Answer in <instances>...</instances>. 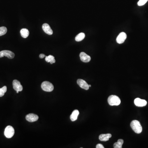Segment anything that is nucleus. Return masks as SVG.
<instances>
[{"mask_svg": "<svg viewBox=\"0 0 148 148\" xmlns=\"http://www.w3.org/2000/svg\"><path fill=\"white\" fill-rule=\"evenodd\" d=\"M79 111L78 110H74L73 111L71 115H70V119L72 121H75L77 119L78 115L79 114Z\"/></svg>", "mask_w": 148, "mask_h": 148, "instance_id": "4468645a", "label": "nucleus"}, {"mask_svg": "<svg viewBox=\"0 0 148 148\" xmlns=\"http://www.w3.org/2000/svg\"><path fill=\"white\" fill-rule=\"evenodd\" d=\"M148 0H139V1L138 3V6H142L144 5L148 1Z\"/></svg>", "mask_w": 148, "mask_h": 148, "instance_id": "412c9836", "label": "nucleus"}, {"mask_svg": "<svg viewBox=\"0 0 148 148\" xmlns=\"http://www.w3.org/2000/svg\"><path fill=\"white\" fill-rule=\"evenodd\" d=\"M42 28L44 32L46 34L49 35H52L53 34V30L51 29L50 27L48 24L46 23L43 24L42 26Z\"/></svg>", "mask_w": 148, "mask_h": 148, "instance_id": "f8f14e48", "label": "nucleus"}, {"mask_svg": "<svg viewBox=\"0 0 148 148\" xmlns=\"http://www.w3.org/2000/svg\"><path fill=\"white\" fill-rule=\"evenodd\" d=\"M17 93H18V91H17Z\"/></svg>", "mask_w": 148, "mask_h": 148, "instance_id": "393cba45", "label": "nucleus"}, {"mask_svg": "<svg viewBox=\"0 0 148 148\" xmlns=\"http://www.w3.org/2000/svg\"><path fill=\"white\" fill-rule=\"evenodd\" d=\"M127 38V35L124 32L120 33L116 38V42L119 44H122Z\"/></svg>", "mask_w": 148, "mask_h": 148, "instance_id": "0eeeda50", "label": "nucleus"}, {"mask_svg": "<svg viewBox=\"0 0 148 148\" xmlns=\"http://www.w3.org/2000/svg\"><path fill=\"white\" fill-rule=\"evenodd\" d=\"M45 61L47 62L50 63L51 64L56 62V60L54 56L52 55H49V56H45Z\"/></svg>", "mask_w": 148, "mask_h": 148, "instance_id": "dca6fc26", "label": "nucleus"}, {"mask_svg": "<svg viewBox=\"0 0 148 148\" xmlns=\"http://www.w3.org/2000/svg\"><path fill=\"white\" fill-rule=\"evenodd\" d=\"M96 148H104V147H103V146L102 144H98L96 146Z\"/></svg>", "mask_w": 148, "mask_h": 148, "instance_id": "4be33fe9", "label": "nucleus"}, {"mask_svg": "<svg viewBox=\"0 0 148 148\" xmlns=\"http://www.w3.org/2000/svg\"><path fill=\"white\" fill-rule=\"evenodd\" d=\"M135 105L137 107H142L147 104V102L144 100L141 99L139 98H137L134 100Z\"/></svg>", "mask_w": 148, "mask_h": 148, "instance_id": "6e6552de", "label": "nucleus"}, {"mask_svg": "<svg viewBox=\"0 0 148 148\" xmlns=\"http://www.w3.org/2000/svg\"><path fill=\"white\" fill-rule=\"evenodd\" d=\"M77 83L79 86L82 89H84L85 90H88L89 89V85L86 81L83 79H78L77 80Z\"/></svg>", "mask_w": 148, "mask_h": 148, "instance_id": "9d476101", "label": "nucleus"}, {"mask_svg": "<svg viewBox=\"0 0 148 148\" xmlns=\"http://www.w3.org/2000/svg\"><path fill=\"white\" fill-rule=\"evenodd\" d=\"M12 84H13L14 89L15 91H18V92L22 91L23 89L22 86L20 82L17 80L16 79L14 80L12 82Z\"/></svg>", "mask_w": 148, "mask_h": 148, "instance_id": "423d86ee", "label": "nucleus"}, {"mask_svg": "<svg viewBox=\"0 0 148 148\" xmlns=\"http://www.w3.org/2000/svg\"><path fill=\"white\" fill-rule=\"evenodd\" d=\"M27 120L30 122L36 121L38 119L39 117L37 115L34 114H28L26 116Z\"/></svg>", "mask_w": 148, "mask_h": 148, "instance_id": "1a4fd4ad", "label": "nucleus"}, {"mask_svg": "<svg viewBox=\"0 0 148 148\" xmlns=\"http://www.w3.org/2000/svg\"><path fill=\"white\" fill-rule=\"evenodd\" d=\"M108 102L111 106H118L120 104V100L116 95H110L108 98Z\"/></svg>", "mask_w": 148, "mask_h": 148, "instance_id": "f03ea898", "label": "nucleus"}, {"mask_svg": "<svg viewBox=\"0 0 148 148\" xmlns=\"http://www.w3.org/2000/svg\"><path fill=\"white\" fill-rule=\"evenodd\" d=\"M41 88L42 90L46 92H51L54 90L53 85L49 82L45 81L41 84Z\"/></svg>", "mask_w": 148, "mask_h": 148, "instance_id": "7ed1b4c3", "label": "nucleus"}, {"mask_svg": "<svg viewBox=\"0 0 148 148\" xmlns=\"http://www.w3.org/2000/svg\"><path fill=\"white\" fill-rule=\"evenodd\" d=\"M15 134V130L13 128L10 126L6 127L4 131V135L5 137L8 138H11Z\"/></svg>", "mask_w": 148, "mask_h": 148, "instance_id": "20e7f679", "label": "nucleus"}, {"mask_svg": "<svg viewBox=\"0 0 148 148\" xmlns=\"http://www.w3.org/2000/svg\"><path fill=\"white\" fill-rule=\"evenodd\" d=\"M123 143V140L122 139H119L118 140L117 142H115L114 144V148H121L122 147Z\"/></svg>", "mask_w": 148, "mask_h": 148, "instance_id": "f3484780", "label": "nucleus"}, {"mask_svg": "<svg viewBox=\"0 0 148 148\" xmlns=\"http://www.w3.org/2000/svg\"><path fill=\"white\" fill-rule=\"evenodd\" d=\"M39 57H40V58H44V57H45V54H40V56H39Z\"/></svg>", "mask_w": 148, "mask_h": 148, "instance_id": "5701e85b", "label": "nucleus"}, {"mask_svg": "<svg viewBox=\"0 0 148 148\" xmlns=\"http://www.w3.org/2000/svg\"><path fill=\"white\" fill-rule=\"evenodd\" d=\"M79 56H80L81 61L83 62H89L91 60V58L90 56L87 54H86V53L83 52H82L80 54Z\"/></svg>", "mask_w": 148, "mask_h": 148, "instance_id": "9b49d317", "label": "nucleus"}, {"mask_svg": "<svg viewBox=\"0 0 148 148\" xmlns=\"http://www.w3.org/2000/svg\"><path fill=\"white\" fill-rule=\"evenodd\" d=\"M91 85H89V87H91Z\"/></svg>", "mask_w": 148, "mask_h": 148, "instance_id": "b1692460", "label": "nucleus"}, {"mask_svg": "<svg viewBox=\"0 0 148 148\" xmlns=\"http://www.w3.org/2000/svg\"><path fill=\"white\" fill-rule=\"evenodd\" d=\"M85 37V35L84 33H81L76 36L75 40L77 42L81 41Z\"/></svg>", "mask_w": 148, "mask_h": 148, "instance_id": "a211bd4d", "label": "nucleus"}, {"mask_svg": "<svg viewBox=\"0 0 148 148\" xmlns=\"http://www.w3.org/2000/svg\"><path fill=\"white\" fill-rule=\"evenodd\" d=\"M20 33L21 36L24 38H27L29 35V32L27 28H23L20 30Z\"/></svg>", "mask_w": 148, "mask_h": 148, "instance_id": "2eb2a0df", "label": "nucleus"}, {"mask_svg": "<svg viewBox=\"0 0 148 148\" xmlns=\"http://www.w3.org/2000/svg\"><path fill=\"white\" fill-rule=\"evenodd\" d=\"M4 56L7 57L9 59H12L15 57V54L10 51H2L0 52V58H2Z\"/></svg>", "mask_w": 148, "mask_h": 148, "instance_id": "39448f33", "label": "nucleus"}, {"mask_svg": "<svg viewBox=\"0 0 148 148\" xmlns=\"http://www.w3.org/2000/svg\"><path fill=\"white\" fill-rule=\"evenodd\" d=\"M130 126L133 130L136 133H140L142 131V128L138 120H132L130 123Z\"/></svg>", "mask_w": 148, "mask_h": 148, "instance_id": "f257e3e1", "label": "nucleus"}, {"mask_svg": "<svg viewBox=\"0 0 148 148\" xmlns=\"http://www.w3.org/2000/svg\"><path fill=\"white\" fill-rule=\"evenodd\" d=\"M7 88L6 86H4L3 87L0 88V97H3L5 92H6Z\"/></svg>", "mask_w": 148, "mask_h": 148, "instance_id": "6ab92c4d", "label": "nucleus"}, {"mask_svg": "<svg viewBox=\"0 0 148 148\" xmlns=\"http://www.w3.org/2000/svg\"><path fill=\"white\" fill-rule=\"evenodd\" d=\"M111 137V135L110 133L101 134L99 137V139L101 141H107Z\"/></svg>", "mask_w": 148, "mask_h": 148, "instance_id": "ddd939ff", "label": "nucleus"}, {"mask_svg": "<svg viewBox=\"0 0 148 148\" xmlns=\"http://www.w3.org/2000/svg\"><path fill=\"white\" fill-rule=\"evenodd\" d=\"M7 32V28L5 27H0V36L5 35Z\"/></svg>", "mask_w": 148, "mask_h": 148, "instance_id": "aec40b11", "label": "nucleus"}]
</instances>
